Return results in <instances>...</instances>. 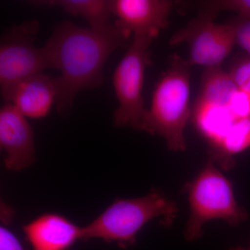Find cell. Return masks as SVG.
Here are the masks:
<instances>
[{"instance_id":"obj_1","label":"cell","mask_w":250,"mask_h":250,"mask_svg":"<svg viewBox=\"0 0 250 250\" xmlns=\"http://www.w3.org/2000/svg\"><path fill=\"white\" fill-rule=\"evenodd\" d=\"M128 40L115 22L103 31L79 27L69 21L54 27L44 47L51 68L60 72L57 77L59 114L65 116L70 113L77 93L103 84L106 61L112 52L125 47Z\"/></svg>"},{"instance_id":"obj_2","label":"cell","mask_w":250,"mask_h":250,"mask_svg":"<svg viewBox=\"0 0 250 250\" xmlns=\"http://www.w3.org/2000/svg\"><path fill=\"white\" fill-rule=\"evenodd\" d=\"M169 60L170 66L156 83L150 108L138 130L161 136L172 152H183L187 148L184 129L191 116L190 65L175 54Z\"/></svg>"},{"instance_id":"obj_3","label":"cell","mask_w":250,"mask_h":250,"mask_svg":"<svg viewBox=\"0 0 250 250\" xmlns=\"http://www.w3.org/2000/svg\"><path fill=\"white\" fill-rule=\"evenodd\" d=\"M177 213L175 202L152 189L145 196L113 202L98 218L82 228V240L97 238L126 249L136 243L138 233L149 221L160 218L163 226L170 228Z\"/></svg>"},{"instance_id":"obj_4","label":"cell","mask_w":250,"mask_h":250,"mask_svg":"<svg viewBox=\"0 0 250 250\" xmlns=\"http://www.w3.org/2000/svg\"><path fill=\"white\" fill-rule=\"evenodd\" d=\"M190 205V214L184 237L194 241L203 235L207 222L222 220L232 227L239 226L249 218V213L236 202L232 184L214 163L208 159L198 174L184 187Z\"/></svg>"},{"instance_id":"obj_5","label":"cell","mask_w":250,"mask_h":250,"mask_svg":"<svg viewBox=\"0 0 250 250\" xmlns=\"http://www.w3.org/2000/svg\"><path fill=\"white\" fill-rule=\"evenodd\" d=\"M152 42L133 36L131 45L113 74V87L119 104L113 114V124L117 127L139 129L146 110L142 90L146 67L152 64L149 47Z\"/></svg>"},{"instance_id":"obj_6","label":"cell","mask_w":250,"mask_h":250,"mask_svg":"<svg viewBox=\"0 0 250 250\" xmlns=\"http://www.w3.org/2000/svg\"><path fill=\"white\" fill-rule=\"evenodd\" d=\"M40 30L36 20L10 27L0 41V85L7 86L51 68L45 47L35 45Z\"/></svg>"},{"instance_id":"obj_7","label":"cell","mask_w":250,"mask_h":250,"mask_svg":"<svg viewBox=\"0 0 250 250\" xmlns=\"http://www.w3.org/2000/svg\"><path fill=\"white\" fill-rule=\"evenodd\" d=\"M184 42L189 47V65L205 68L220 66L236 42V29L230 22L218 24L199 15L174 33L170 40V45Z\"/></svg>"},{"instance_id":"obj_8","label":"cell","mask_w":250,"mask_h":250,"mask_svg":"<svg viewBox=\"0 0 250 250\" xmlns=\"http://www.w3.org/2000/svg\"><path fill=\"white\" fill-rule=\"evenodd\" d=\"M115 23L127 38H146L154 41L168 27V18L174 7L169 0H110Z\"/></svg>"},{"instance_id":"obj_9","label":"cell","mask_w":250,"mask_h":250,"mask_svg":"<svg viewBox=\"0 0 250 250\" xmlns=\"http://www.w3.org/2000/svg\"><path fill=\"white\" fill-rule=\"evenodd\" d=\"M0 147L4 151L8 170H23L35 162L32 127L27 118L6 102L0 108Z\"/></svg>"},{"instance_id":"obj_10","label":"cell","mask_w":250,"mask_h":250,"mask_svg":"<svg viewBox=\"0 0 250 250\" xmlns=\"http://www.w3.org/2000/svg\"><path fill=\"white\" fill-rule=\"evenodd\" d=\"M59 93L57 77L36 74L1 88L5 102L11 104L27 118L40 120L48 116Z\"/></svg>"},{"instance_id":"obj_11","label":"cell","mask_w":250,"mask_h":250,"mask_svg":"<svg viewBox=\"0 0 250 250\" xmlns=\"http://www.w3.org/2000/svg\"><path fill=\"white\" fill-rule=\"evenodd\" d=\"M33 250H67L82 240V228L63 215L47 213L23 227Z\"/></svg>"},{"instance_id":"obj_12","label":"cell","mask_w":250,"mask_h":250,"mask_svg":"<svg viewBox=\"0 0 250 250\" xmlns=\"http://www.w3.org/2000/svg\"><path fill=\"white\" fill-rule=\"evenodd\" d=\"M29 4L38 6L60 7L67 14L84 18L93 30L103 31L111 27V2L108 0H39Z\"/></svg>"},{"instance_id":"obj_13","label":"cell","mask_w":250,"mask_h":250,"mask_svg":"<svg viewBox=\"0 0 250 250\" xmlns=\"http://www.w3.org/2000/svg\"><path fill=\"white\" fill-rule=\"evenodd\" d=\"M190 119L197 131L208 141L209 147L223 139L237 121L229 108L195 102Z\"/></svg>"},{"instance_id":"obj_14","label":"cell","mask_w":250,"mask_h":250,"mask_svg":"<svg viewBox=\"0 0 250 250\" xmlns=\"http://www.w3.org/2000/svg\"><path fill=\"white\" fill-rule=\"evenodd\" d=\"M250 147V116L237 120L223 139L209 147V159L225 170L236 165L234 156Z\"/></svg>"},{"instance_id":"obj_15","label":"cell","mask_w":250,"mask_h":250,"mask_svg":"<svg viewBox=\"0 0 250 250\" xmlns=\"http://www.w3.org/2000/svg\"><path fill=\"white\" fill-rule=\"evenodd\" d=\"M237 88L228 72L221 67L205 68L196 101L228 108Z\"/></svg>"},{"instance_id":"obj_16","label":"cell","mask_w":250,"mask_h":250,"mask_svg":"<svg viewBox=\"0 0 250 250\" xmlns=\"http://www.w3.org/2000/svg\"><path fill=\"white\" fill-rule=\"evenodd\" d=\"M181 11L197 9L199 15L215 20L221 11H229L242 19L250 20V0H208V1H174V7Z\"/></svg>"},{"instance_id":"obj_17","label":"cell","mask_w":250,"mask_h":250,"mask_svg":"<svg viewBox=\"0 0 250 250\" xmlns=\"http://www.w3.org/2000/svg\"><path fill=\"white\" fill-rule=\"evenodd\" d=\"M228 73L238 89L250 93V54H243L235 59Z\"/></svg>"},{"instance_id":"obj_18","label":"cell","mask_w":250,"mask_h":250,"mask_svg":"<svg viewBox=\"0 0 250 250\" xmlns=\"http://www.w3.org/2000/svg\"><path fill=\"white\" fill-rule=\"evenodd\" d=\"M230 111L236 120L250 116V93L238 89L233 95L229 106Z\"/></svg>"},{"instance_id":"obj_19","label":"cell","mask_w":250,"mask_h":250,"mask_svg":"<svg viewBox=\"0 0 250 250\" xmlns=\"http://www.w3.org/2000/svg\"><path fill=\"white\" fill-rule=\"evenodd\" d=\"M236 29V41L246 54L250 55V20L242 19L238 17L228 21Z\"/></svg>"},{"instance_id":"obj_20","label":"cell","mask_w":250,"mask_h":250,"mask_svg":"<svg viewBox=\"0 0 250 250\" xmlns=\"http://www.w3.org/2000/svg\"><path fill=\"white\" fill-rule=\"evenodd\" d=\"M0 250H26L16 235L1 225L0 227Z\"/></svg>"},{"instance_id":"obj_21","label":"cell","mask_w":250,"mask_h":250,"mask_svg":"<svg viewBox=\"0 0 250 250\" xmlns=\"http://www.w3.org/2000/svg\"><path fill=\"white\" fill-rule=\"evenodd\" d=\"M228 250H250V248H243V247H236V248H230V249Z\"/></svg>"}]
</instances>
